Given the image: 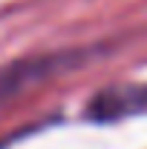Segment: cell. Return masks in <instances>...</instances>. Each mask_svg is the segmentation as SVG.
<instances>
[{
  "label": "cell",
  "mask_w": 147,
  "mask_h": 149,
  "mask_svg": "<svg viewBox=\"0 0 147 149\" xmlns=\"http://www.w3.org/2000/svg\"><path fill=\"white\" fill-rule=\"evenodd\" d=\"M84 115L95 123H115L147 115V83H112L87 100Z\"/></svg>",
  "instance_id": "2"
},
{
  "label": "cell",
  "mask_w": 147,
  "mask_h": 149,
  "mask_svg": "<svg viewBox=\"0 0 147 149\" xmlns=\"http://www.w3.org/2000/svg\"><path fill=\"white\" fill-rule=\"evenodd\" d=\"M92 49H58V52H40L9 60L0 66V103L12 100L15 95L26 92L29 86H37L49 77L78 69L84 60H90Z\"/></svg>",
  "instance_id": "1"
}]
</instances>
